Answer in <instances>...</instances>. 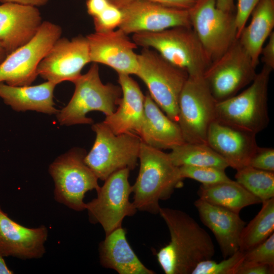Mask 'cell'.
Segmentation results:
<instances>
[{"label": "cell", "instance_id": "cell-1", "mask_svg": "<svg viewBox=\"0 0 274 274\" xmlns=\"http://www.w3.org/2000/svg\"><path fill=\"white\" fill-rule=\"evenodd\" d=\"M159 214L166 223L170 241L156 254L166 274H192L200 262L215 255L210 234L186 213L160 207Z\"/></svg>", "mask_w": 274, "mask_h": 274}, {"label": "cell", "instance_id": "cell-2", "mask_svg": "<svg viewBox=\"0 0 274 274\" xmlns=\"http://www.w3.org/2000/svg\"><path fill=\"white\" fill-rule=\"evenodd\" d=\"M140 169L133 186V203L137 210L159 214V201L169 198L175 190L183 186L179 167L168 153L141 141Z\"/></svg>", "mask_w": 274, "mask_h": 274}, {"label": "cell", "instance_id": "cell-3", "mask_svg": "<svg viewBox=\"0 0 274 274\" xmlns=\"http://www.w3.org/2000/svg\"><path fill=\"white\" fill-rule=\"evenodd\" d=\"M132 41L137 46L153 48L167 61L185 71L189 76H203L211 63L191 27L135 33Z\"/></svg>", "mask_w": 274, "mask_h": 274}, {"label": "cell", "instance_id": "cell-4", "mask_svg": "<svg viewBox=\"0 0 274 274\" xmlns=\"http://www.w3.org/2000/svg\"><path fill=\"white\" fill-rule=\"evenodd\" d=\"M272 69L264 65L243 91L217 102L216 121L257 134L268 125V89Z\"/></svg>", "mask_w": 274, "mask_h": 274}, {"label": "cell", "instance_id": "cell-5", "mask_svg": "<svg viewBox=\"0 0 274 274\" xmlns=\"http://www.w3.org/2000/svg\"><path fill=\"white\" fill-rule=\"evenodd\" d=\"M73 83L75 88L71 100L56 115L61 125L91 124L93 120L86 116L89 112L100 111L107 116L115 111L121 98V89L101 82L97 63H93L88 71Z\"/></svg>", "mask_w": 274, "mask_h": 274}, {"label": "cell", "instance_id": "cell-6", "mask_svg": "<svg viewBox=\"0 0 274 274\" xmlns=\"http://www.w3.org/2000/svg\"><path fill=\"white\" fill-rule=\"evenodd\" d=\"M138 57L135 75L146 84L149 94L159 108L178 123L179 97L188 73L149 48H143Z\"/></svg>", "mask_w": 274, "mask_h": 274}, {"label": "cell", "instance_id": "cell-7", "mask_svg": "<svg viewBox=\"0 0 274 274\" xmlns=\"http://www.w3.org/2000/svg\"><path fill=\"white\" fill-rule=\"evenodd\" d=\"M91 128L95 140L84 161L98 179L105 181L118 170L135 167L141 143L137 134H115L103 122L92 124Z\"/></svg>", "mask_w": 274, "mask_h": 274}, {"label": "cell", "instance_id": "cell-8", "mask_svg": "<svg viewBox=\"0 0 274 274\" xmlns=\"http://www.w3.org/2000/svg\"><path fill=\"white\" fill-rule=\"evenodd\" d=\"M86 154L84 149L73 148L56 158L48 169L54 183V199L75 211L85 210V194L100 187L84 161Z\"/></svg>", "mask_w": 274, "mask_h": 274}, {"label": "cell", "instance_id": "cell-9", "mask_svg": "<svg viewBox=\"0 0 274 274\" xmlns=\"http://www.w3.org/2000/svg\"><path fill=\"white\" fill-rule=\"evenodd\" d=\"M217 102L203 76L188 77L179 97L178 120L185 142L207 144Z\"/></svg>", "mask_w": 274, "mask_h": 274}, {"label": "cell", "instance_id": "cell-10", "mask_svg": "<svg viewBox=\"0 0 274 274\" xmlns=\"http://www.w3.org/2000/svg\"><path fill=\"white\" fill-rule=\"evenodd\" d=\"M60 26L43 21L34 37L8 55L0 63V82L13 86L30 85L38 76V65L60 38Z\"/></svg>", "mask_w": 274, "mask_h": 274}, {"label": "cell", "instance_id": "cell-11", "mask_svg": "<svg viewBox=\"0 0 274 274\" xmlns=\"http://www.w3.org/2000/svg\"><path fill=\"white\" fill-rule=\"evenodd\" d=\"M257 66L237 39L221 56L211 62L203 77L218 102L235 95L255 79Z\"/></svg>", "mask_w": 274, "mask_h": 274}, {"label": "cell", "instance_id": "cell-12", "mask_svg": "<svg viewBox=\"0 0 274 274\" xmlns=\"http://www.w3.org/2000/svg\"><path fill=\"white\" fill-rule=\"evenodd\" d=\"M189 12L191 27L211 62L237 39L235 13L218 9L216 0H198Z\"/></svg>", "mask_w": 274, "mask_h": 274}, {"label": "cell", "instance_id": "cell-13", "mask_svg": "<svg viewBox=\"0 0 274 274\" xmlns=\"http://www.w3.org/2000/svg\"><path fill=\"white\" fill-rule=\"evenodd\" d=\"M129 172L125 168L112 174L96 191L97 197L85 204L90 222L100 224L106 234L121 227L124 218L137 211L129 200Z\"/></svg>", "mask_w": 274, "mask_h": 274}, {"label": "cell", "instance_id": "cell-14", "mask_svg": "<svg viewBox=\"0 0 274 274\" xmlns=\"http://www.w3.org/2000/svg\"><path fill=\"white\" fill-rule=\"evenodd\" d=\"M90 62L86 37L80 35L71 40L60 38L40 62L37 73L42 78L56 85L66 81L73 83Z\"/></svg>", "mask_w": 274, "mask_h": 274}, {"label": "cell", "instance_id": "cell-15", "mask_svg": "<svg viewBox=\"0 0 274 274\" xmlns=\"http://www.w3.org/2000/svg\"><path fill=\"white\" fill-rule=\"evenodd\" d=\"M122 22L118 27L129 35L157 32L177 27H191L188 10L179 9L145 0H136L120 8Z\"/></svg>", "mask_w": 274, "mask_h": 274}, {"label": "cell", "instance_id": "cell-16", "mask_svg": "<svg viewBox=\"0 0 274 274\" xmlns=\"http://www.w3.org/2000/svg\"><path fill=\"white\" fill-rule=\"evenodd\" d=\"M91 62L106 65L118 74L135 75L138 68L137 45L120 28L86 36Z\"/></svg>", "mask_w": 274, "mask_h": 274}, {"label": "cell", "instance_id": "cell-17", "mask_svg": "<svg viewBox=\"0 0 274 274\" xmlns=\"http://www.w3.org/2000/svg\"><path fill=\"white\" fill-rule=\"evenodd\" d=\"M47 228H28L13 221L0 207V253L22 260L38 259L46 252Z\"/></svg>", "mask_w": 274, "mask_h": 274}, {"label": "cell", "instance_id": "cell-18", "mask_svg": "<svg viewBox=\"0 0 274 274\" xmlns=\"http://www.w3.org/2000/svg\"><path fill=\"white\" fill-rule=\"evenodd\" d=\"M42 22L37 7L13 3L0 5V43L7 55L30 41Z\"/></svg>", "mask_w": 274, "mask_h": 274}, {"label": "cell", "instance_id": "cell-19", "mask_svg": "<svg viewBox=\"0 0 274 274\" xmlns=\"http://www.w3.org/2000/svg\"><path fill=\"white\" fill-rule=\"evenodd\" d=\"M256 134L215 121L209 127L207 143L228 163L238 170L248 165L258 147Z\"/></svg>", "mask_w": 274, "mask_h": 274}, {"label": "cell", "instance_id": "cell-20", "mask_svg": "<svg viewBox=\"0 0 274 274\" xmlns=\"http://www.w3.org/2000/svg\"><path fill=\"white\" fill-rule=\"evenodd\" d=\"M194 206L200 220L216 237L223 258L238 250L241 235L246 225L239 214L200 198L194 202Z\"/></svg>", "mask_w": 274, "mask_h": 274}, {"label": "cell", "instance_id": "cell-21", "mask_svg": "<svg viewBox=\"0 0 274 274\" xmlns=\"http://www.w3.org/2000/svg\"><path fill=\"white\" fill-rule=\"evenodd\" d=\"M122 97L115 111L103 122L115 134L133 132L139 134L143 122L145 96L138 84L127 74H118Z\"/></svg>", "mask_w": 274, "mask_h": 274}, {"label": "cell", "instance_id": "cell-22", "mask_svg": "<svg viewBox=\"0 0 274 274\" xmlns=\"http://www.w3.org/2000/svg\"><path fill=\"white\" fill-rule=\"evenodd\" d=\"M138 135L142 142L161 150L185 143L178 123L161 111L149 93L145 95L144 117Z\"/></svg>", "mask_w": 274, "mask_h": 274}, {"label": "cell", "instance_id": "cell-23", "mask_svg": "<svg viewBox=\"0 0 274 274\" xmlns=\"http://www.w3.org/2000/svg\"><path fill=\"white\" fill-rule=\"evenodd\" d=\"M100 263L119 274H154L138 257L129 244L126 232L120 227L108 234L99 245Z\"/></svg>", "mask_w": 274, "mask_h": 274}, {"label": "cell", "instance_id": "cell-24", "mask_svg": "<svg viewBox=\"0 0 274 274\" xmlns=\"http://www.w3.org/2000/svg\"><path fill=\"white\" fill-rule=\"evenodd\" d=\"M56 84L47 81L35 86H13L0 82V97L7 105L17 112L35 111L56 115L53 92Z\"/></svg>", "mask_w": 274, "mask_h": 274}, {"label": "cell", "instance_id": "cell-25", "mask_svg": "<svg viewBox=\"0 0 274 274\" xmlns=\"http://www.w3.org/2000/svg\"><path fill=\"white\" fill-rule=\"evenodd\" d=\"M251 15V22L244 27L237 39L257 66L264 44L273 31L274 0H260Z\"/></svg>", "mask_w": 274, "mask_h": 274}, {"label": "cell", "instance_id": "cell-26", "mask_svg": "<svg viewBox=\"0 0 274 274\" xmlns=\"http://www.w3.org/2000/svg\"><path fill=\"white\" fill-rule=\"evenodd\" d=\"M197 193L199 198L237 214L247 206L262 203L260 199L232 180L213 185H201Z\"/></svg>", "mask_w": 274, "mask_h": 274}, {"label": "cell", "instance_id": "cell-27", "mask_svg": "<svg viewBox=\"0 0 274 274\" xmlns=\"http://www.w3.org/2000/svg\"><path fill=\"white\" fill-rule=\"evenodd\" d=\"M171 150L168 155L177 167L211 166L224 170L229 167L226 161L207 144L185 142Z\"/></svg>", "mask_w": 274, "mask_h": 274}, {"label": "cell", "instance_id": "cell-28", "mask_svg": "<svg viewBox=\"0 0 274 274\" xmlns=\"http://www.w3.org/2000/svg\"><path fill=\"white\" fill-rule=\"evenodd\" d=\"M256 216L242 232L239 250L246 252L263 243L274 231V197L262 202Z\"/></svg>", "mask_w": 274, "mask_h": 274}, {"label": "cell", "instance_id": "cell-29", "mask_svg": "<svg viewBox=\"0 0 274 274\" xmlns=\"http://www.w3.org/2000/svg\"><path fill=\"white\" fill-rule=\"evenodd\" d=\"M236 181L262 202L274 197V172L249 166L236 170Z\"/></svg>", "mask_w": 274, "mask_h": 274}, {"label": "cell", "instance_id": "cell-30", "mask_svg": "<svg viewBox=\"0 0 274 274\" xmlns=\"http://www.w3.org/2000/svg\"><path fill=\"white\" fill-rule=\"evenodd\" d=\"M245 252L237 250L228 257L217 262L211 259L200 262L192 274H236L244 259Z\"/></svg>", "mask_w": 274, "mask_h": 274}, {"label": "cell", "instance_id": "cell-31", "mask_svg": "<svg viewBox=\"0 0 274 274\" xmlns=\"http://www.w3.org/2000/svg\"><path fill=\"white\" fill-rule=\"evenodd\" d=\"M181 177L196 180L204 185L215 184L231 180L225 170L211 166L183 165L179 167Z\"/></svg>", "mask_w": 274, "mask_h": 274}, {"label": "cell", "instance_id": "cell-32", "mask_svg": "<svg viewBox=\"0 0 274 274\" xmlns=\"http://www.w3.org/2000/svg\"><path fill=\"white\" fill-rule=\"evenodd\" d=\"M243 262L274 266V233L263 243L245 252Z\"/></svg>", "mask_w": 274, "mask_h": 274}, {"label": "cell", "instance_id": "cell-33", "mask_svg": "<svg viewBox=\"0 0 274 274\" xmlns=\"http://www.w3.org/2000/svg\"><path fill=\"white\" fill-rule=\"evenodd\" d=\"M92 18L95 32H106L119 27L122 13L120 8L111 2L105 10Z\"/></svg>", "mask_w": 274, "mask_h": 274}, {"label": "cell", "instance_id": "cell-34", "mask_svg": "<svg viewBox=\"0 0 274 274\" xmlns=\"http://www.w3.org/2000/svg\"><path fill=\"white\" fill-rule=\"evenodd\" d=\"M248 166L274 172V149L258 146L251 156Z\"/></svg>", "mask_w": 274, "mask_h": 274}, {"label": "cell", "instance_id": "cell-35", "mask_svg": "<svg viewBox=\"0 0 274 274\" xmlns=\"http://www.w3.org/2000/svg\"><path fill=\"white\" fill-rule=\"evenodd\" d=\"M260 0H237L235 18L237 31V39L246 26L251 14Z\"/></svg>", "mask_w": 274, "mask_h": 274}, {"label": "cell", "instance_id": "cell-36", "mask_svg": "<svg viewBox=\"0 0 274 274\" xmlns=\"http://www.w3.org/2000/svg\"><path fill=\"white\" fill-rule=\"evenodd\" d=\"M136 0H110L111 2L118 8ZM151 2L159 4L168 7L190 10L197 3L198 0H145Z\"/></svg>", "mask_w": 274, "mask_h": 274}, {"label": "cell", "instance_id": "cell-37", "mask_svg": "<svg viewBox=\"0 0 274 274\" xmlns=\"http://www.w3.org/2000/svg\"><path fill=\"white\" fill-rule=\"evenodd\" d=\"M274 266L266 264H250L243 262L236 274H272Z\"/></svg>", "mask_w": 274, "mask_h": 274}, {"label": "cell", "instance_id": "cell-38", "mask_svg": "<svg viewBox=\"0 0 274 274\" xmlns=\"http://www.w3.org/2000/svg\"><path fill=\"white\" fill-rule=\"evenodd\" d=\"M261 59L264 65L273 70L274 68V31H273L269 37L268 41L263 46L260 52Z\"/></svg>", "mask_w": 274, "mask_h": 274}, {"label": "cell", "instance_id": "cell-39", "mask_svg": "<svg viewBox=\"0 0 274 274\" xmlns=\"http://www.w3.org/2000/svg\"><path fill=\"white\" fill-rule=\"evenodd\" d=\"M110 3V0H87V13L93 17L105 10Z\"/></svg>", "mask_w": 274, "mask_h": 274}, {"label": "cell", "instance_id": "cell-40", "mask_svg": "<svg viewBox=\"0 0 274 274\" xmlns=\"http://www.w3.org/2000/svg\"><path fill=\"white\" fill-rule=\"evenodd\" d=\"M49 0H0V2L13 3L33 7H41L45 5Z\"/></svg>", "mask_w": 274, "mask_h": 274}, {"label": "cell", "instance_id": "cell-41", "mask_svg": "<svg viewBox=\"0 0 274 274\" xmlns=\"http://www.w3.org/2000/svg\"><path fill=\"white\" fill-rule=\"evenodd\" d=\"M216 7L224 11L235 13L234 0H216Z\"/></svg>", "mask_w": 274, "mask_h": 274}, {"label": "cell", "instance_id": "cell-42", "mask_svg": "<svg viewBox=\"0 0 274 274\" xmlns=\"http://www.w3.org/2000/svg\"><path fill=\"white\" fill-rule=\"evenodd\" d=\"M3 256L0 253V274H12L13 271L7 266Z\"/></svg>", "mask_w": 274, "mask_h": 274}, {"label": "cell", "instance_id": "cell-43", "mask_svg": "<svg viewBox=\"0 0 274 274\" xmlns=\"http://www.w3.org/2000/svg\"><path fill=\"white\" fill-rule=\"evenodd\" d=\"M7 56V53L0 43V63L5 59Z\"/></svg>", "mask_w": 274, "mask_h": 274}]
</instances>
